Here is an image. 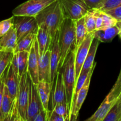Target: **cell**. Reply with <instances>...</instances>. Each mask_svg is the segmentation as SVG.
Segmentation results:
<instances>
[{"instance_id":"obj_1","label":"cell","mask_w":121,"mask_h":121,"mask_svg":"<svg viewBox=\"0 0 121 121\" xmlns=\"http://www.w3.org/2000/svg\"><path fill=\"white\" fill-rule=\"evenodd\" d=\"M35 18L39 27H45L53 40L65 19L60 1H54L43 9Z\"/></svg>"},{"instance_id":"obj_2","label":"cell","mask_w":121,"mask_h":121,"mask_svg":"<svg viewBox=\"0 0 121 121\" xmlns=\"http://www.w3.org/2000/svg\"><path fill=\"white\" fill-rule=\"evenodd\" d=\"M59 31L60 58L58 70L62 67L66 57L75 45V22L74 20L65 18Z\"/></svg>"},{"instance_id":"obj_3","label":"cell","mask_w":121,"mask_h":121,"mask_svg":"<svg viewBox=\"0 0 121 121\" xmlns=\"http://www.w3.org/2000/svg\"><path fill=\"white\" fill-rule=\"evenodd\" d=\"M75 54L74 48L72 50L66 57L62 67L59 69L62 74L63 81L66 92L67 104L68 106L71 119V111L73 103V96L75 87Z\"/></svg>"},{"instance_id":"obj_4","label":"cell","mask_w":121,"mask_h":121,"mask_svg":"<svg viewBox=\"0 0 121 121\" xmlns=\"http://www.w3.org/2000/svg\"><path fill=\"white\" fill-rule=\"evenodd\" d=\"M28 75L27 67L20 76L15 99L17 107L21 121H26L28 100Z\"/></svg>"},{"instance_id":"obj_5","label":"cell","mask_w":121,"mask_h":121,"mask_svg":"<svg viewBox=\"0 0 121 121\" xmlns=\"http://www.w3.org/2000/svg\"><path fill=\"white\" fill-rule=\"evenodd\" d=\"M56 0H28L14 8V16H31L35 17L43 9Z\"/></svg>"},{"instance_id":"obj_6","label":"cell","mask_w":121,"mask_h":121,"mask_svg":"<svg viewBox=\"0 0 121 121\" xmlns=\"http://www.w3.org/2000/svg\"><path fill=\"white\" fill-rule=\"evenodd\" d=\"M65 18L75 20L84 17L90 10L83 0H59Z\"/></svg>"},{"instance_id":"obj_7","label":"cell","mask_w":121,"mask_h":121,"mask_svg":"<svg viewBox=\"0 0 121 121\" xmlns=\"http://www.w3.org/2000/svg\"><path fill=\"white\" fill-rule=\"evenodd\" d=\"M13 17V27L16 31L17 41L30 33H37L39 26L34 17Z\"/></svg>"},{"instance_id":"obj_8","label":"cell","mask_w":121,"mask_h":121,"mask_svg":"<svg viewBox=\"0 0 121 121\" xmlns=\"http://www.w3.org/2000/svg\"><path fill=\"white\" fill-rule=\"evenodd\" d=\"M94 39L93 32L90 33L87 35L79 47L75 49V85L78 79L81 70L83 66L87 55L88 52L91 44Z\"/></svg>"},{"instance_id":"obj_9","label":"cell","mask_w":121,"mask_h":121,"mask_svg":"<svg viewBox=\"0 0 121 121\" xmlns=\"http://www.w3.org/2000/svg\"><path fill=\"white\" fill-rule=\"evenodd\" d=\"M96 63L94 65L93 67L91 69V70L89 72L87 76L86 80L83 85V87L81 88L78 93H77L75 98L74 99L73 104H72V108L71 111V115L70 121H76L78 118L79 112L80 111L81 106L83 105V102L85 100V98L87 95L88 91L89 90V87L90 85V81H91V76L93 73L94 70L96 67Z\"/></svg>"},{"instance_id":"obj_10","label":"cell","mask_w":121,"mask_h":121,"mask_svg":"<svg viewBox=\"0 0 121 121\" xmlns=\"http://www.w3.org/2000/svg\"><path fill=\"white\" fill-rule=\"evenodd\" d=\"M43 108L39 98L36 85L33 84L30 76L28 77V100L26 121H30L32 118Z\"/></svg>"},{"instance_id":"obj_11","label":"cell","mask_w":121,"mask_h":121,"mask_svg":"<svg viewBox=\"0 0 121 121\" xmlns=\"http://www.w3.org/2000/svg\"><path fill=\"white\" fill-rule=\"evenodd\" d=\"M59 34L58 31L56 33L53 39V43L51 48V57H50V65H51V85L53 89V84L55 80L56 73L59 68V60L60 58V48L59 44Z\"/></svg>"},{"instance_id":"obj_12","label":"cell","mask_w":121,"mask_h":121,"mask_svg":"<svg viewBox=\"0 0 121 121\" xmlns=\"http://www.w3.org/2000/svg\"><path fill=\"white\" fill-rule=\"evenodd\" d=\"M38 44L36 37L33 44L29 52L28 63H27V72L32 83L37 85L39 82V67H38L37 57Z\"/></svg>"},{"instance_id":"obj_13","label":"cell","mask_w":121,"mask_h":121,"mask_svg":"<svg viewBox=\"0 0 121 121\" xmlns=\"http://www.w3.org/2000/svg\"><path fill=\"white\" fill-rule=\"evenodd\" d=\"M51 49L44 55H40L37 48L38 67H39V81L44 80L51 83V65H50Z\"/></svg>"},{"instance_id":"obj_14","label":"cell","mask_w":121,"mask_h":121,"mask_svg":"<svg viewBox=\"0 0 121 121\" xmlns=\"http://www.w3.org/2000/svg\"><path fill=\"white\" fill-rule=\"evenodd\" d=\"M55 80V86L54 91H53V95H52L51 110L54 108V106L57 104L63 102H67L64 81H63L62 74L59 70H58L57 72Z\"/></svg>"},{"instance_id":"obj_15","label":"cell","mask_w":121,"mask_h":121,"mask_svg":"<svg viewBox=\"0 0 121 121\" xmlns=\"http://www.w3.org/2000/svg\"><path fill=\"white\" fill-rule=\"evenodd\" d=\"M17 44V33L14 27H12L3 36L0 38L1 52L14 53Z\"/></svg>"},{"instance_id":"obj_16","label":"cell","mask_w":121,"mask_h":121,"mask_svg":"<svg viewBox=\"0 0 121 121\" xmlns=\"http://www.w3.org/2000/svg\"><path fill=\"white\" fill-rule=\"evenodd\" d=\"M36 40L40 55H44L47 51L51 49L53 40L43 27H39L36 34Z\"/></svg>"},{"instance_id":"obj_17","label":"cell","mask_w":121,"mask_h":121,"mask_svg":"<svg viewBox=\"0 0 121 121\" xmlns=\"http://www.w3.org/2000/svg\"><path fill=\"white\" fill-rule=\"evenodd\" d=\"M19 80L20 78L15 74L9 63L5 77V85L7 87L9 95L13 100L16 99Z\"/></svg>"},{"instance_id":"obj_18","label":"cell","mask_w":121,"mask_h":121,"mask_svg":"<svg viewBox=\"0 0 121 121\" xmlns=\"http://www.w3.org/2000/svg\"><path fill=\"white\" fill-rule=\"evenodd\" d=\"M36 87L43 108L47 113H50L51 111L49 109V102L51 93L52 91L51 83L44 80H41L39 81V83L36 85Z\"/></svg>"},{"instance_id":"obj_19","label":"cell","mask_w":121,"mask_h":121,"mask_svg":"<svg viewBox=\"0 0 121 121\" xmlns=\"http://www.w3.org/2000/svg\"><path fill=\"white\" fill-rule=\"evenodd\" d=\"M118 98L119 97L113 100H110L109 96L107 95L95 113L90 118L85 119V121H103V119L110 111L111 108L118 100Z\"/></svg>"},{"instance_id":"obj_20","label":"cell","mask_w":121,"mask_h":121,"mask_svg":"<svg viewBox=\"0 0 121 121\" xmlns=\"http://www.w3.org/2000/svg\"><path fill=\"white\" fill-rule=\"evenodd\" d=\"M99 43L100 41L94 38L89 48L86 59L82 67L80 74H88L91 69L93 67L94 65L96 63V62H94V58L99 45Z\"/></svg>"},{"instance_id":"obj_21","label":"cell","mask_w":121,"mask_h":121,"mask_svg":"<svg viewBox=\"0 0 121 121\" xmlns=\"http://www.w3.org/2000/svg\"><path fill=\"white\" fill-rule=\"evenodd\" d=\"M119 33L120 30L116 25L104 29L95 30L93 32V35L94 38L100 42L110 43L116 35H119Z\"/></svg>"},{"instance_id":"obj_22","label":"cell","mask_w":121,"mask_h":121,"mask_svg":"<svg viewBox=\"0 0 121 121\" xmlns=\"http://www.w3.org/2000/svg\"><path fill=\"white\" fill-rule=\"evenodd\" d=\"M14 100L11 98L7 87L5 85L2 103L0 109V121H7L11 111Z\"/></svg>"},{"instance_id":"obj_23","label":"cell","mask_w":121,"mask_h":121,"mask_svg":"<svg viewBox=\"0 0 121 121\" xmlns=\"http://www.w3.org/2000/svg\"><path fill=\"white\" fill-rule=\"evenodd\" d=\"M75 49H77L81 44L84 39L88 33L87 32L84 22V17L80 19L75 20Z\"/></svg>"},{"instance_id":"obj_24","label":"cell","mask_w":121,"mask_h":121,"mask_svg":"<svg viewBox=\"0 0 121 121\" xmlns=\"http://www.w3.org/2000/svg\"><path fill=\"white\" fill-rule=\"evenodd\" d=\"M36 34L37 33H30L18 41L13 53H16L21 51H27L29 52L36 37Z\"/></svg>"},{"instance_id":"obj_25","label":"cell","mask_w":121,"mask_h":121,"mask_svg":"<svg viewBox=\"0 0 121 121\" xmlns=\"http://www.w3.org/2000/svg\"><path fill=\"white\" fill-rule=\"evenodd\" d=\"M121 119V104L117 100L106 115L103 121H120Z\"/></svg>"},{"instance_id":"obj_26","label":"cell","mask_w":121,"mask_h":121,"mask_svg":"<svg viewBox=\"0 0 121 121\" xmlns=\"http://www.w3.org/2000/svg\"><path fill=\"white\" fill-rule=\"evenodd\" d=\"M17 54L18 70H19V78L22 75L23 73L27 67L29 52L27 51H21L16 53Z\"/></svg>"},{"instance_id":"obj_27","label":"cell","mask_w":121,"mask_h":121,"mask_svg":"<svg viewBox=\"0 0 121 121\" xmlns=\"http://www.w3.org/2000/svg\"><path fill=\"white\" fill-rule=\"evenodd\" d=\"M13 55V53L1 52L0 55V79L7 70Z\"/></svg>"},{"instance_id":"obj_28","label":"cell","mask_w":121,"mask_h":121,"mask_svg":"<svg viewBox=\"0 0 121 121\" xmlns=\"http://www.w3.org/2000/svg\"><path fill=\"white\" fill-rule=\"evenodd\" d=\"M51 111H54L59 115L62 116L65 121H70V113L68 104L66 102L57 104Z\"/></svg>"},{"instance_id":"obj_29","label":"cell","mask_w":121,"mask_h":121,"mask_svg":"<svg viewBox=\"0 0 121 121\" xmlns=\"http://www.w3.org/2000/svg\"><path fill=\"white\" fill-rule=\"evenodd\" d=\"M84 22L87 31L88 33L96 30V19L93 9H90L84 16Z\"/></svg>"},{"instance_id":"obj_30","label":"cell","mask_w":121,"mask_h":121,"mask_svg":"<svg viewBox=\"0 0 121 121\" xmlns=\"http://www.w3.org/2000/svg\"><path fill=\"white\" fill-rule=\"evenodd\" d=\"M121 92V71L119 72L118 77L116 82H115V85H113L112 89L110 90V92L107 96H109V100H112L113 99H116L118 98L119 95Z\"/></svg>"},{"instance_id":"obj_31","label":"cell","mask_w":121,"mask_h":121,"mask_svg":"<svg viewBox=\"0 0 121 121\" xmlns=\"http://www.w3.org/2000/svg\"><path fill=\"white\" fill-rule=\"evenodd\" d=\"M13 18L14 17L12 16L9 18L0 21V38L13 27Z\"/></svg>"},{"instance_id":"obj_32","label":"cell","mask_w":121,"mask_h":121,"mask_svg":"<svg viewBox=\"0 0 121 121\" xmlns=\"http://www.w3.org/2000/svg\"><path fill=\"white\" fill-rule=\"evenodd\" d=\"M121 5V0H104L97 10L105 11Z\"/></svg>"},{"instance_id":"obj_33","label":"cell","mask_w":121,"mask_h":121,"mask_svg":"<svg viewBox=\"0 0 121 121\" xmlns=\"http://www.w3.org/2000/svg\"><path fill=\"white\" fill-rule=\"evenodd\" d=\"M103 11H104L107 14L111 15L112 17L116 19L117 21L121 20V5L114 7V8H110L109 9H107V10Z\"/></svg>"},{"instance_id":"obj_34","label":"cell","mask_w":121,"mask_h":121,"mask_svg":"<svg viewBox=\"0 0 121 121\" xmlns=\"http://www.w3.org/2000/svg\"><path fill=\"white\" fill-rule=\"evenodd\" d=\"M49 114L43 109H41L38 113L33 116L30 121H48Z\"/></svg>"},{"instance_id":"obj_35","label":"cell","mask_w":121,"mask_h":121,"mask_svg":"<svg viewBox=\"0 0 121 121\" xmlns=\"http://www.w3.org/2000/svg\"><path fill=\"white\" fill-rule=\"evenodd\" d=\"M90 9H97L104 0H83Z\"/></svg>"},{"instance_id":"obj_36","label":"cell","mask_w":121,"mask_h":121,"mask_svg":"<svg viewBox=\"0 0 121 121\" xmlns=\"http://www.w3.org/2000/svg\"><path fill=\"white\" fill-rule=\"evenodd\" d=\"M10 65L11 66L15 74L19 77V70H18V59L17 54L13 53L11 59L10 61Z\"/></svg>"},{"instance_id":"obj_37","label":"cell","mask_w":121,"mask_h":121,"mask_svg":"<svg viewBox=\"0 0 121 121\" xmlns=\"http://www.w3.org/2000/svg\"><path fill=\"white\" fill-rule=\"evenodd\" d=\"M48 121H65V119L62 116L59 115L54 111H51Z\"/></svg>"},{"instance_id":"obj_38","label":"cell","mask_w":121,"mask_h":121,"mask_svg":"<svg viewBox=\"0 0 121 121\" xmlns=\"http://www.w3.org/2000/svg\"><path fill=\"white\" fill-rule=\"evenodd\" d=\"M7 69H8V68H7ZM7 69V70H6V72H5L3 76H2V78H1V79H0V109H1V103H2V97H3L4 94V89L5 86V77Z\"/></svg>"},{"instance_id":"obj_39","label":"cell","mask_w":121,"mask_h":121,"mask_svg":"<svg viewBox=\"0 0 121 121\" xmlns=\"http://www.w3.org/2000/svg\"><path fill=\"white\" fill-rule=\"evenodd\" d=\"M116 26H117V27L119 28V29L120 30V31L121 32V21H117V24H116Z\"/></svg>"},{"instance_id":"obj_40","label":"cell","mask_w":121,"mask_h":121,"mask_svg":"<svg viewBox=\"0 0 121 121\" xmlns=\"http://www.w3.org/2000/svg\"><path fill=\"white\" fill-rule=\"evenodd\" d=\"M118 97H119V100L120 103H121V93H120Z\"/></svg>"},{"instance_id":"obj_41","label":"cell","mask_w":121,"mask_h":121,"mask_svg":"<svg viewBox=\"0 0 121 121\" xmlns=\"http://www.w3.org/2000/svg\"><path fill=\"white\" fill-rule=\"evenodd\" d=\"M119 36L120 39H121V31H120V33H119Z\"/></svg>"},{"instance_id":"obj_42","label":"cell","mask_w":121,"mask_h":121,"mask_svg":"<svg viewBox=\"0 0 121 121\" xmlns=\"http://www.w3.org/2000/svg\"><path fill=\"white\" fill-rule=\"evenodd\" d=\"M0 52H1V46H0Z\"/></svg>"},{"instance_id":"obj_43","label":"cell","mask_w":121,"mask_h":121,"mask_svg":"<svg viewBox=\"0 0 121 121\" xmlns=\"http://www.w3.org/2000/svg\"><path fill=\"white\" fill-rule=\"evenodd\" d=\"M1 52H0V55H1Z\"/></svg>"},{"instance_id":"obj_44","label":"cell","mask_w":121,"mask_h":121,"mask_svg":"<svg viewBox=\"0 0 121 121\" xmlns=\"http://www.w3.org/2000/svg\"><path fill=\"white\" fill-rule=\"evenodd\" d=\"M120 121H121V120H120Z\"/></svg>"},{"instance_id":"obj_45","label":"cell","mask_w":121,"mask_h":121,"mask_svg":"<svg viewBox=\"0 0 121 121\" xmlns=\"http://www.w3.org/2000/svg\"></svg>"}]
</instances>
